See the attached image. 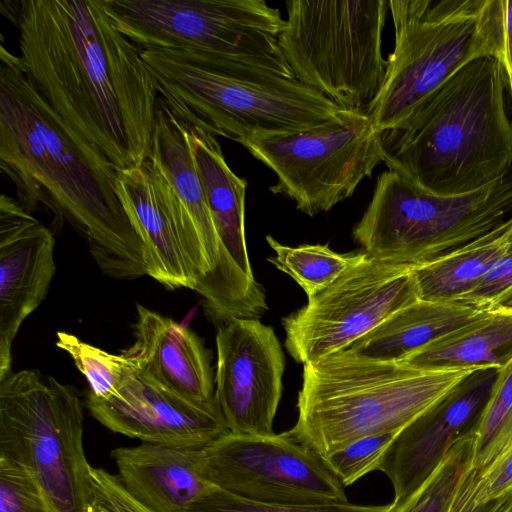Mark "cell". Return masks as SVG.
Returning a JSON list of instances; mask_svg holds the SVG:
<instances>
[{"label": "cell", "mask_w": 512, "mask_h": 512, "mask_svg": "<svg viewBox=\"0 0 512 512\" xmlns=\"http://www.w3.org/2000/svg\"><path fill=\"white\" fill-rule=\"evenodd\" d=\"M20 57L44 100L117 170L151 151L158 92L142 49L116 29L102 0H2Z\"/></svg>", "instance_id": "6da1fadb"}, {"label": "cell", "mask_w": 512, "mask_h": 512, "mask_svg": "<svg viewBox=\"0 0 512 512\" xmlns=\"http://www.w3.org/2000/svg\"><path fill=\"white\" fill-rule=\"evenodd\" d=\"M0 169L29 213L44 209L116 279L147 275L146 249L116 191L117 169L44 100L20 56L0 46Z\"/></svg>", "instance_id": "7a4b0ae2"}, {"label": "cell", "mask_w": 512, "mask_h": 512, "mask_svg": "<svg viewBox=\"0 0 512 512\" xmlns=\"http://www.w3.org/2000/svg\"><path fill=\"white\" fill-rule=\"evenodd\" d=\"M500 59L466 64L383 131L384 163L438 196L479 190L512 167V123Z\"/></svg>", "instance_id": "3957f363"}, {"label": "cell", "mask_w": 512, "mask_h": 512, "mask_svg": "<svg viewBox=\"0 0 512 512\" xmlns=\"http://www.w3.org/2000/svg\"><path fill=\"white\" fill-rule=\"evenodd\" d=\"M159 97L187 124L242 144L322 124L342 110L295 78L228 57L143 50Z\"/></svg>", "instance_id": "277c9868"}, {"label": "cell", "mask_w": 512, "mask_h": 512, "mask_svg": "<svg viewBox=\"0 0 512 512\" xmlns=\"http://www.w3.org/2000/svg\"><path fill=\"white\" fill-rule=\"evenodd\" d=\"M481 368L489 367L425 369L340 350L303 364L288 432L324 458L361 438L398 433Z\"/></svg>", "instance_id": "5b68a950"}, {"label": "cell", "mask_w": 512, "mask_h": 512, "mask_svg": "<svg viewBox=\"0 0 512 512\" xmlns=\"http://www.w3.org/2000/svg\"><path fill=\"white\" fill-rule=\"evenodd\" d=\"M394 49L383 85L366 110L392 129L429 93L469 62L502 59L503 0H389Z\"/></svg>", "instance_id": "8992f818"}, {"label": "cell", "mask_w": 512, "mask_h": 512, "mask_svg": "<svg viewBox=\"0 0 512 512\" xmlns=\"http://www.w3.org/2000/svg\"><path fill=\"white\" fill-rule=\"evenodd\" d=\"M512 215V167L471 193L438 196L400 173L378 175L373 196L352 235L369 256L412 269L442 258Z\"/></svg>", "instance_id": "52a82bcc"}, {"label": "cell", "mask_w": 512, "mask_h": 512, "mask_svg": "<svg viewBox=\"0 0 512 512\" xmlns=\"http://www.w3.org/2000/svg\"><path fill=\"white\" fill-rule=\"evenodd\" d=\"M0 459L28 471L50 512H89L83 408L70 386L34 369L0 380Z\"/></svg>", "instance_id": "ba28073f"}, {"label": "cell", "mask_w": 512, "mask_h": 512, "mask_svg": "<svg viewBox=\"0 0 512 512\" xmlns=\"http://www.w3.org/2000/svg\"><path fill=\"white\" fill-rule=\"evenodd\" d=\"M280 51L294 77L343 109L366 112L386 74V0H288Z\"/></svg>", "instance_id": "9c48e42d"}, {"label": "cell", "mask_w": 512, "mask_h": 512, "mask_svg": "<svg viewBox=\"0 0 512 512\" xmlns=\"http://www.w3.org/2000/svg\"><path fill=\"white\" fill-rule=\"evenodd\" d=\"M102 3L116 29L142 50L210 53L295 78L278 45L285 19L263 0Z\"/></svg>", "instance_id": "30bf717a"}, {"label": "cell", "mask_w": 512, "mask_h": 512, "mask_svg": "<svg viewBox=\"0 0 512 512\" xmlns=\"http://www.w3.org/2000/svg\"><path fill=\"white\" fill-rule=\"evenodd\" d=\"M383 131L364 111L342 110L312 128L251 138L243 145L277 176L269 187L314 216L353 195L384 161Z\"/></svg>", "instance_id": "8fae6325"}, {"label": "cell", "mask_w": 512, "mask_h": 512, "mask_svg": "<svg viewBox=\"0 0 512 512\" xmlns=\"http://www.w3.org/2000/svg\"><path fill=\"white\" fill-rule=\"evenodd\" d=\"M418 299L410 266L364 253L305 306L282 319L285 348L298 363L317 360L346 349Z\"/></svg>", "instance_id": "7c38bea8"}, {"label": "cell", "mask_w": 512, "mask_h": 512, "mask_svg": "<svg viewBox=\"0 0 512 512\" xmlns=\"http://www.w3.org/2000/svg\"><path fill=\"white\" fill-rule=\"evenodd\" d=\"M203 450L205 479L238 498L273 505L349 502L323 458L288 431L270 436L227 432Z\"/></svg>", "instance_id": "4fadbf2b"}, {"label": "cell", "mask_w": 512, "mask_h": 512, "mask_svg": "<svg viewBox=\"0 0 512 512\" xmlns=\"http://www.w3.org/2000/svg\"><path fill=\"white\" fill-rule=\"evenodd\" d=\"M149 157L163 173L186 208L210 266L202 299L213 320L262 317L268 310L266 294L224 249L217 235L197 171L188 125L159 97Z\"/></svg>", "instance_id": "5bb4252c"}, {"label": "cell", "mask_w": 512, "mask_h": 512, "mask_svg": "<svg viewBox=\"0 0 512 512\" xmlns=\"http://www.w3.org/2000/svg\"><path fill=\"white\" fill-rule=\"evenodd\" d=\"M118 197L146 249L147 275L165 288L200 296L210 266L195 226L173 187L150 157L116 171Z\"/></svg>", "instance_id": "9a60e30c"}, {"label": "cell", "mask_w": 512, "mask_h": 512, "mask_svg": "<svg viewBox=\"0 0 512 512\" xmlns=\"http://www.w3.org/2000/svg\"><path fill=\"white\" fill-rule=\"evenodd\" d=\"M215 399L229 432L270 436L283 392L285 356L271 326L255 318L221 322Z\"/></svg>", "instance_id": "2e32d148"}, {"label": "cell", "mask_w": 512, "mask_h": 512, "mask_svg": "<svg viewBox=\"0 0 512 512\" xmlns=\"http://www.w3.org/2000/svg\"><path fill=\"white\" fill-rule=\"evenodd\" d=\"M86 406L109 430L143 443L205 448L229 432L217 402L182 399L149 381L130 361L115 394L106 399L89 394Z\"/></svg>", "instance_id": "e0dca14e"}, {"label": "cell", "mask_w": 512, "mask_h": 512, "mask_svg": "<svg viewBox=\"0 0 512 512\" xmlns=\"http://www.w3.org/2000/svg\"><path fill=\"white\" fill-rule=\"evenodd\" d=\"M498 372V368L476 370L397 433L378 466L392 484V503L417 490L453 444L475 427Z\"/></svg>", "instance_id": "ac0fdd59"}, {"label": "cell", "mask_w": 512, "mask_h": 512, "mask_svg": "<svg viewBox=\"0 0 512 512\" xmlns=\"http://www.w3.org/2000/svg\"><path fill=\"white\" fill-rule=\"evenodd\" d=\"M55 238L14 198L0 197V380L11 372V347L45 299L56 265Z\"/></svg>", "instance_id": "d6986e66"}, {"label": "cell", "mask_w": 512, "mask_h": 512, "mask_svg": "<svg viewBox=\"0 0 512 512\" xmlns=\"http://www.w3.org/2000/svg\"><path fill=\"white\" fill-rule=\"evenodd\" d=\"M134 336L121 354L145 378L189 402H217L210 352L192 330L137 304Z\"/></svg>", "instance_id": "ffe728a7"}, {"label": "cell", "mask_w": 512, "mask_h": 512, "mask_svg": "<svg viewBox=\"0 0 512 512\" xmlns=\"http://www.w3.org/2000/svg\"><path fill=\"white\" fill-rule=\"evenodd\" d=\"M204 448L141 443L111 451L126 490L154 512H189L216 487L203 475Z\"/></svg>", "instance_id": "44dd1931"}, {"label": "cell", "mask_w": 512, "mask_h": 512, "mask_svg": "<svg viewBox=\"0 0 512 512\" xmlns=\"http://www.w3.org/2000/svg\"><path fill=\"white\" fill-rule=\"evenodd\" d=\"M488 310L454 299H418L344 350L361 358L402 362L425 345Z\"/></svg>", "instance_id": "7402d4cb"}, {"label": "cell", "mask_w": 512, "mask_h": 512, "mask_svg": "<svg viewBox=\"0 0 512 512\" xmlns=\"http://www.w3.org/2000/svg\"><path fill=\"white\" fill-rule=\"evenodd\" d=\"M187 125L194 162L217 235L239 268L255 279L245 239L247 181L230 169L214 135Z\"/></svg>", "instance_id": "603a6c76"}, {"label": "cell", "mask_w": 512, "mask_h": 512, "mask_svg": "<svg viewBox=\"0 0 512 512\" xmlns=\"http://www.w3.org/2000/svg\"><path fill=\"white\" fill-rule=\"evenodd\" d=\"M512 358V307L500 306L417 350L404 362L419 368H502Z\"/></svg>", "instance_id": "cb8c5ba5"}, {"label": "cell", "mask_w": 512, "mask_h": 512, "mask_svg": "<svg viewBox=\"0 0 512 512\" xmlns=\"http://www.w3.org/2000/svg\"><path fill=\"white\" fill-rule=\"evenodd\" d=\"M512 245V215L485 235L431 263L412 269L418 298L458 300Z\"/></svg>", "instance_id": "d4e9b609"}, {"label": "cell", "mask_w": 512, "mask_h": 512, "mask_svg": "<svg viewBox=\"0 0 512 512\" xmlns=\"http://www.w3.org/2000/svg\"><path fill=\"white\" fill-rule=\"evenodd\" d=\"M266 241L275 252V256L267 260L292 277L308 298L331 285L365 253L341 254L331 250L328 245L318 244L289 247L280 244L271 235L266 236Z\"/></svg>", "instance_id": "484cf974"}, {"label": "cell", "mask_w": 512, "mask_h": 512, "mask_svg": "<svg viewBox=\"0 0 512 512\" xmlns=\"http://www.w3.org/2000/svg\"><path fill=\"white\" fill-rule=\"evenodd\" d=\"M512 441V358L499 369L473 428L471 466L481 469Z\"/></svg>", "instance_id": "4316f807"}, {"label": "cell", "mask_w": 512, "mask_h": 512, "mask_svg": "<svg viewBox=\"0 0 512 512\" xmlns=\"http://www.w3.org/2000/svg\"><path fill=\"white\" fill-rule=\"evenodd\" d=\"M473 429L459 438L425 482L390 512H447L459 480L471 464Z\"/></svg>", "instance_id": "83f0119b"}, {"label": "cell", "mask_w": 512, "mask_h": 512, "mask_svg": "<svg viewBox=\"0 0 512 512\" xmlns=\"http://www.w3.org/2000/svg\"><path fill=\"white\" fill-rule=\"evenodd\" d=\"M56 345L70 355L85 376L91 390L89 394L100 399L115 394L129 365L122 354L108 353L66 332L57 333Z\"/></svg>", "instance_id": "f1b7e54d"}, {"label": "cell", "mask_w": 512, "mask_h": 512, "mask_svg": "<svg viewBox=\"0 0 512 512\" xmlns=\"http://www.w3.org/2000/svg\"><path fill=\"white\" fill-rule=\"evenodd\" d=\"M397 433L372 435L352 442L323 460L344 487L378 470L383 455Z\"/></svg>", "instance_id": "f546056e"}, {"label": "cell", "mask_w": 512, "mask_h": 512, "mask_svg": "<svg viewBox=\"0 0 512 512\" xmlns=\"http://www.w3.org/2000/svg\"><path fill=\"white\" fill-rule=\"evenodd\" d=\"M392 504L273 505L247 501L214 489L192 505L189 512H390Z\"/></svg>", "instance_id": "4dcf8cb0"}, {"label": "cell", "mask_w": 512, "mask_h": 512, "mask_svg": "<svg viewBox=\"0 0 512 512\" xmlns=\"http://www.w3.org/2000/svg\"><path fill=\"white\" fill-rule=\"evenodd\" d=\"M0 512H50L27 470L0 459Z\"/></svg>", "instance_id": "1f68e13d"}, {"label": "cell", "mask_w": 512, "mask_h": 512, "mask_svg": "<svg viewBox=\"0 0 512 512\" xmlns=\"http://www.w3.org/2000/svg\"><path fill=\"white\" fill-rule=\"evenodd\" d=\"M460 301L481 309L504 306L512 300V245Z\"/></svg>", "instance_id": "d6a6232c"}, {"label": "cell", "mask_w": 512, "mask_h": 512, "mask_svg": "<svg viewBox=\"0 0 512 512\" xmlns=\"http://www.w3.org/2000/svg\"><path fill=\"white\" fill-rule=\"evenodd\" d=\"M477 500L486 503L512 491V441L486 466L478 469Z\"/></svg>", "instance_id": "836d02e7"}, {"label": "cell", "mask_w": 512, "mask_h": 512, "mask_svg": "<svg viewBox=\"0 0 512 512\" xmlns=\"http://www.w3.org/2000/svg\"><path fill=\"white\" fill-rule=\"evenodd\" d=\"M94 499L115 512H154L135 499L124 487L118 475L91 466Z\"/></svg>", "instance_id": "e575fe53"}, {"label": "cell", "mask_w": 512, "mask_h": 512, "mask_svg": "<svg viewBox=\"0 0 512 512\" xmlns=\"http://www.w3.org/2000/svg\"><path fill=\"white\" fill-rule=\"evenodd\" d=\"M477 475L478 469L473 468L470 464L459 480L447 512L505 511L509 504L512 491L497 500L482 503L477 500Z\"/></svg>", "instance_id": "d590c367"}, {"label": "cell", "mask_w": 512, "mask_h": 512, "mask_svg": "<svg viewBox=\"0 0 512 512\" xmlns=\"http://www.w3.org/2000/svg\"><path fill=\"white\" fill-rule=\"evenodd\" d=\"M503 53L501 62L504 66L507 86L512 94V0H503Z\"/></svg>", "instance_id": "8d00e7d4"}, {"label": "cell", "mask_w": 512, "mask_h": 512, "mask_svg": "<svg viewBox=\"0 0 512 512\" xmlns=\"http://www.w3.org/2000/svg\"><path fill=\"white\" fill-rule=\"evenodd\" d=\"M89 512H115L109 507L105 506L101 502L94 499L93 503L89 508Z\"/></svg>", "instance_id": "74e56055"}, {"label": "cell", "mask_w": 512, "mask_h": 512, "mask_svg": "<svg viewBox=\"0 0 512 512\" xmlns=\"http://www.w3.org/2000/svg\"><path fill=\"white\" fill-rule=\"evenodd\" d=\"M504 512H512V493H511V498H510L509 504L506 507Z\"/></svg>", "instance_id": "f35d334b"}, {"label": "cell", "mask_w": 512, "mask_h": 512, "mask_svg": "<svg viewBox=\"0 0 512 512\" xmlns=\"http://www.w3.org/2000/svg\"><path fill=\"white\" fill-rule=\"evenodd\" d=\"M504 306H510V307H512V300H511V301H509V302H508L506 305H504Z\"/></svg>", "instance_id": "ab89813d"}, {"label": "cell", "mask_w": 512, "mask_h": 512, "mask_svg": "<svg viewBox=\"0 0 512 512\" xmlns=\"http://www.w3.org/2000/svg\"><path fill=\"white\" fill-rule=\"evenodd\" d=\"M510 96H511V99H512V94H510Z\"/></svg>", "instance_id": "60d3db41"}]
</instances>
